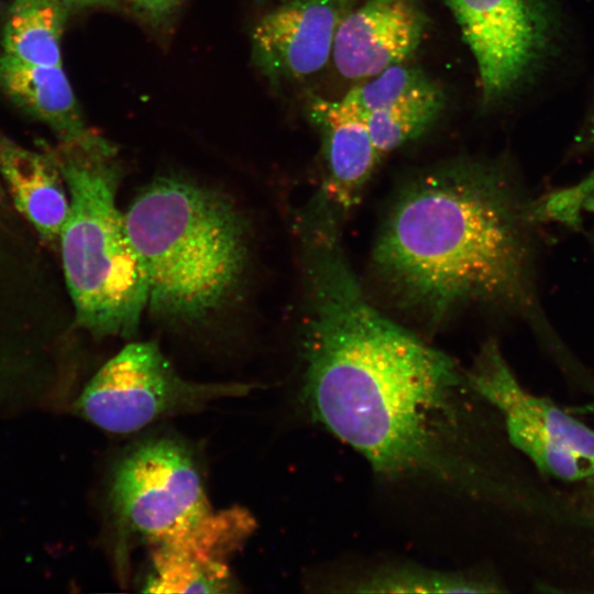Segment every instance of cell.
<instances>
[{
    "label": "cell",
    "instance_id": "obj_1",
    "mask_svg": "<svg viewBox=\"0 0 594 594\" xmlns=\"http://www.w3.org/2000/svg\"><path fill=\"white\" fill-rule=\"evenodd\" d=\"M306 295L302 398L311 417L385 476L457 481L452 452L465 373L381 312L348 262L338 229L300 234Z\"/></svg>",
    "mask_w": 594,
    "mask_h": 594
},
{
    "label": "cell",
    "instance_id": "obj_2",
    "mask_svg": "<svg viewBox=\"0 0 594 594\" xmlns=\"http://www.w3.org/2000/svg\"><path fill=\"white\" fill-rule=\"evenodd\" d=\"M531 200L502 165L463 161L426 172L392 201L372 273L397 308L428 323L485 307L548 332Z\"/></svg>",
    "mask_w": 594,
    "mask_h": 594
},
{
    "label": "cell",
    "instance_id": "obj_3",
    "mask_svg": "<svg viewBox=\"0 0 594 594\" xmlns=\"http://www.w3.org/2000/svg\"><path fill=\"white\" fill-rule=\"evenodd\" d=\"M123 215L146 274V309L155 317L195 323L237 292L246 268L248 234L228 198L190 180L161 177Z\"/></svg>",
    "mask_w": 594,
    "mask_h": 594
},
{
    "label": "cell",
    "instance_id": "obj_4",
    "mask_svg": "<svg viewBox=\"0 0 594 594\" xmlns=\"http://www.w3.org/2000/svg\"><path fill=\"white\" fill-rule=\"evenodd\" d=\"M46 151L69 195L58 244L76 321L97 337H131L147 307V279L117 206L114 147L89 131Z\"/></svg>",
    "mask_w": 594,
    "mask_h": 594
},
{
    "label": "cell",
    "instance_id": "obj_5",
    "mask_svg": "<svg viewBox=\"0 0 594 594\" xmlns=\"http://www.w3.org/2000/svg\"><path fill=\"white\" fill-rule=\"evenodd\" d=\"M254 385L197 383L183 378L153 342H132L111 358L84 388L76 409L97 427L130 433L211 402L249 394Z\"/></svg>",
    "mask_w": 594,
    "mask_h": 594
},
{
    "label": "cell",
    "instance_id": "obj_6",
    "mask_svg": "<svg viewBox=\"0 0 594 594\" xmlns=\"http://www.w3.org/2000/svg\"><path fill=\"white\" fill-rule=\"evenodd\" d=\"M475 61L482 99L519 92L558 52L562 21L554 0H443Z\"/></svg>",
    "mask_w": 594,
    "mask_h": 594
},
{
    "label": "cell",
    "instance_id": "obj_7",
    "mask_svg": "<svg viewBox=\"0 0 594 594\" xmlns=\"http://www.w3.org/2000/svg\"><path fill=\"white\" fill-rule=\"evenodd\" d=\"M109 499L120 532L151 544L211 510L191 451L169 437L139 442L117 463Z\"/></svg>",
    "mask_w": 594,
    "mask_h": 594
},
{
    "label": "cell",
    "instance_id": "obj_8",
    "mask_svg": "<svg viewBox=\"0 0 594 594\" xmlns=\"http://www.w3.org/2000/svg\"><path fill=\"white\" fill-rule=\"evenodd\" d=\"M472 392L496 408L510 442L557 479L594 477V430L522 388L494 340L465 373Z\"/></svg>",
    "mask_w": 594,
    "mask_h": 594
},
{
    "label": "cell",
    "instance_id": "obj_9",
    "mask_svg": "<svg viewBox=\"0 0 594 594\" xmlns=\"http://www.w3.org/2000/svg\"><path fill=\"white\" fill-rule=\"evenodd\" d=\"M242 508L210 510L187 528L153 543L144 592H234L230 556L253 530Z\"/></svg>",
    "mask_w": 594,
    "mask_h": 594
},
{
    "label": "cell",
    "instance_id": "obj_10",
    "mask_svg": "<svg viewBox=\"0 0 594 594\" xmlns=\"http://www.w3.org/2000/svg\"><path fill=\"white\" fill-rule=\"evenodd\" d=\"M426 24L417 0H365L339 19L331 52L334 65L349 79L373 77L413 55Z\"/></svg>",
    "mask_w": 594,
    "mask_h": 594
},
{
    "label": "cell",
    "instance_id": "obj_11",
    "mask_svg": "<svg viewBox=\"0 0 594 594\" xmlns=\"http://www.w3.org/2000/svg\"><path fill=\"white\" fill-rule=\"evenodd\" d=\"M341 8L338 0H292L264 15L252 34L253 54L272 79H300L329 59Z\"/></svg>",
    "mask_w": 594,
    "mask_h": 594
},
{
    "label": "cell",
    "instance_id": "obj_12",
    "mask_svg": "<svg viewBox=\"0 0 594 594\" xmlns=\"http://www.w3.org/2000/svg\"><path fill=\"white\" fill-rule=\"evenodd\" d=\"M310 113L323 140L327 172L319 195L343 219L360 202L380 155L366 114L354 106L315 98Z\"/></svg>",
    "mask_w": 594,
    "mask_h": 594
},
{
    "label": "cell",
    "instance_id": "obj_13",
    "mask_svg": "<svg viewBox=\"0 0 594 594\" xmlns=\"http://www.w3.org/2000/svg\"><path fill=\"white\" fill-rule=\"evenodd\" d=\"M0 175L20 213L45 242L58 244L70 201L64 177L51 154L2 136Z\"/></svg>",
    "mask_w": 594,
    "mask_h": 594
},
{
    "label": "cell",
    "instance_id": "obj_14",
    "mask_svg": "<svg viewBox=\"0 0 594 594\" xmlns=\"http://www.w3.org/2000/svg\"><path fill=\"white\" fill-rule=\"evenodd\" d=\"M0 88L48 125L59 141L76 140L90 131L63 66L25 64L0 52Z\"/></svg>",
    "mask_w": 594,
    "mask_h": 594
},
{
    "label": "cell",
    "instance_id": "obj_15",
    "mask_svg": "<svg viewBox=\"0 0 594 594\" xmlns=\"http://www.w3.org/2000/svg\"><path fill=\"white\" fill-rule=\"evenodd\" d=\"M67 11L52 0H13L1 53L25 64L63 66L61 42Z\"/></svg>",
    "mask_w": 594,
    "mask_h": 594
},
{
    "label": "cell",
    "instance_id": "obj_16",
    "mask_svg": "<svg viewBox=\"0 0 594 594\" xmlns=\"http://www.w3.org/2000/svg\"><path fill=\"white\" fill-rule=\"evenodd\" d=\"M444 98L437 86L366 116L380 157L420 136L438 119Z\"/></svg>",
    "mask_w": 594,
    "mask_h": 594
},
{
    "label": "cell",
    "instance_id": "obj_17",
    "mask_svg": "<svg viewBox=\"0 0 594 594\" xmlns=\"http://www.w3.org/2000/svg\"><path fill=\"white\" fill-rule=\"evenodd\" d=\"M362 593H491L495 584L460 573L422 568H384L354 584Z\"/></svg>",
    "mask_w": 594,
    "mask_h": 594
},
{
    "label": "cell",
    "instance_id": "obj_18",
    "mask_svg": "<svg viewBox=\"0 0 594 594\" xmlns=\"http://www.w3.org/2000/svg\"><path fill=\"white\" fill-rule=\"evenodd\" d=\"M435 87L437 85L421 69L400 63L353 87L342 99L367 116Z\"/></svg>",
    "mask_w": 594,
    "mask_h": 594
},
{
    "label": "cell",
    "instance_id": "obj_19",
    "mask_svg": "<svg viewBox=\"0 0 594 594\" xmlns=\"http://www.w3.org/2000/svg\"><path fill=\"white\" fill-rule=\"evenodd\" d=\"M578 150L594 152V102L576 135ZM594 196V169L574 185L549 193L536 200V212L543 221L578 224L586 199Z\"/></svg>",
    "mask_w": 594,
    "mask_h": 594
},
{
    "label": "cell",
    "instance_id": "obj_20",
    "mask_svg": "<svg viewBox=\"0 0 594 594\" xmlns=\"http://www.w3.org/2000/svg\"><path fill=\"white\" fill-rule=\"evenodd\" d=\"M183 0H131L134 8L152 21H161L172 14Z\"/></svg>",
    "mask_w": 594,
    "mask_h": 594
},
{
    "label": "cell",
    "instance_id": "obj_21",
    "mask_svg": "<svg viewBox=\"0 0 594 594\" xmlns=\"http://www.w3.org/2000/svg\"><path fill=\"white\" fill-rule=\"evenodd\" d=\"M66 6L68 9L72 7L82 8L98 4H108L110 0H52Z\"/></svg>",
    "mask_w": 594,
    "mask_h": 594
},
{
    "label": "cell",
    "instance_id": "obj_22",
    "mask_svg": "<svg viewBox=\"0 0 594 594\" xmlns=\"http://www.w3.org/2000/svg\"><path fill=\"white\" fill-rule=\"evenodd\" d=\"M585 208L587 212L594 215V196L587 200Z\"/></svg>",
    "mask_w": 594,
    "mask_h": 594
},
{
    "label": "cell",
    "instance_id": "obj_23",
    "mask_svg": "<svg viewBox=\"0 0 594 594\" xmlns=\"http://www.w3.org/2000/svg\"><path fill=\"white\" fill-rule=\"evenodd\" d=\"M354 0H338L341 11L346 9Z\"/></svg>",
    "mask_w": 594,
    "mask_h": 594
},
{
    "label": "cell",
    "instance_id": "obj_24",
    "mask_svg": "<svg viewBox=\"0 0 594 594\" xmlns=\"http://www.w3.org/2000/svg\"><path fill=\"white\" fill-rule=\"evenodd\" d=\"M1 198V197H0ZM1 200V199H0Z\"/></svg>",
    "mask_w": 594,
    "mask_h": 594
}]
</instances>
